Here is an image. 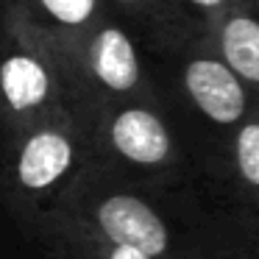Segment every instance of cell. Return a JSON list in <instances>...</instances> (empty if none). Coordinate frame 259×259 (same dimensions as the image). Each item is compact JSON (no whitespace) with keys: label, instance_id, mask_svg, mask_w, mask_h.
I'll list each match as a JSON object with an SVG mask.
<instances>
[{"label":"cell","instance_id":"6da1fadb","mask_svg":"<svg viewBox=\"0 0 259 259\" xmlns=\"http://www.w3.org/2000/svg\"><path fill=\"white\" fill-rule=\"evenodd\" d=\"M51 214L153 259H256L226 209L201 190H162L90 167Z\"/></svg>","mask_w":259,"mask_h":259},{"label":"cell","instance_id":"5b68a950","mask_svg":"<svg viewBox=\"0 0 259 259\" xmlns=\"http://www.w3.org/2000/svg\"><path fill=\"white\" fill-rule=\"evenodd\" d=\"M0 45L3 140L20 134L64 106L78 109L62 51L6 6H0Z\"/></svg>","mask_w":259,"mask_h":259},{"label":"cell","instance_id":"277c9868","mask_svg":"<svg viewBox=\"0 0 259 259\" xmlns=\"http://www.w3.org/2000/svg\"><path fill=\"white\" fill-rule=\"evenodd\" d=\"M90 164L92 117L75 106L3 140V206L17 234L51 214Z\"/></svg>","mask_w":259,"mask_h":259},{"label":"cell","instance_id":"7c38bea8","mask_svg":"<svg viewBox=\"0 0 259 259\" xmlns=\"http://www.w3.org/2000/svg\"><path fill=\"white\" fill-rule=\"evenodd\" d=\"M179 3L187 12V17H190L198 28L206 31L220 14H226L229 9L240 6V3H245V0H179Z\"/></svg>","mask_w":259,"mask_h":259},{"label":"cell","instance_id":"4fadbf2b","mask_svg":"<svg viewBox=\"0 0 259 259\" xmlns=\"http://www.w3.org/2000/svg\"><path fill=\"white\" fill-rule=\"evenodd\" d=\"M226 212H229V209H226ZM229 214H231V220H234L240 237L245 240V245L251 248L259 259V214H237V212H229Z\"/></svg>","mask_w":259,"mask_h":259},{"label":"cell","instance_id":"30bf717a","mask_svg":"<svg viewBox=\"0 0 259 259\" xmlns=\"http://www.w3.org/2000/svg\"><path fill=\"white\" fill-rule=\"evenodd\" d=\"M3 6L45 34L59 51L78 48L109 17L106 0H3Z\"/></svg>","mask_w":259,"mask_h":259},{"label":"cell","instance_id":"3957f363","mask_svg":"<svg viewBox=\"0 0 259 259\" xmlns=\"http://www.w3.org/2000/svg\"><path fill=\"white\" fill-rule=\"evenodd\" d=\"M151 70L162 103L190 134L206 164L259 109V95L220 56L206 31L153 59Z\"/></svg>","mask_w":259,"mask_h":259},{"label":"cell","instance_id":"9c48e42d","mask_svg":"<svg viewBox=\"0 0 259 259\" xmlns=\"http://www.w3.org/2000/svg\"><path fill=\"white\" fill-rule=\"evenodd\" d=\"M20 240L36 259H153L140 248L95 234L59 214H45L39 223L20 231Z\"/></svg>","mask_w":259,"mask_h":259},{"label":"cell","instance_id":"8992f818","mask_svg":"<svg viewBox=\"0 0 259 259\" xmlns=\"http://www.w3.org/2000/svg\"><path fill=\"white\" fill-rule=\"evenodd\" d=\"M62 56L75 103L90 117L106 103L159 98L145 51L114 17H106L78 48L62 51Z\"/></svg>","mask_w":259,"mask_h":259},{"label":"cell","instance_id":"7a4b0ae2","mask_svg":"<svg viewBox=\"0 0 259 259\" xmlns=\"http://www.w3.org/2000/svg\"><path fill=\"white\" fill-rule=\"evenodd\" d=\"M92 164L131 184L203 192L206 162L162 98L120 101L95 109Z\"/></svg>","mask_w":259,"mask_h":259},{"label":"cell","instance_id":"52a82bcc","mask_svg":"<svg viewBox=\"0 0 259 259\" xmlns=\"http://www.w3.org/2000/svg\"><path fill=\"white\" fill-rule=\"evenodd\" d=\"M203 195L237 214H259V109L212 156Z\"/></svg>","mask_w":259,"mask_h":259},{"label":"cell","instance_id":"ba28073f","mask_svg":"<svg viewBox=\"0 0 259 259\" xmlns=\"http://www.w3.org/2000/svg\"><path fill=\"white\" fill-rule=\"evenodd\" d=\"M106 12L140 42L148 62L203 31L187 17L179 0H106Z\"/></svg>","mask_w":259,"mask_h":259},{"label":"cell","instance_id":"8fae6325","mask_svg":"<svg viewBox=\"0 0 259 259\" xmlns=\"http://www.w3.org/2000/svg\"><path fill=\"white\" fill-rule=\"evenodd\" d=\"M212 45L259 95V0H245L206 28Z\"/></svg>","mask_w":259,"mask_h":259}]
</instances>
